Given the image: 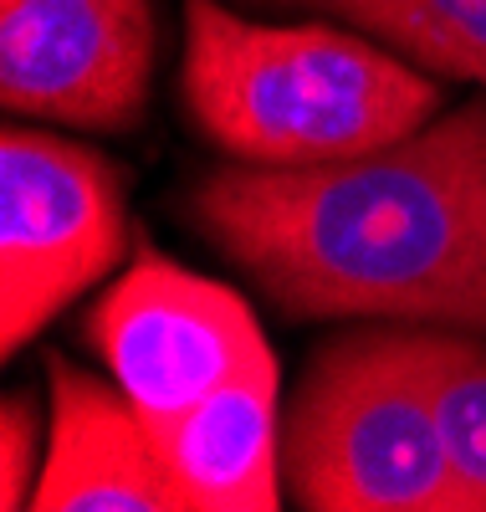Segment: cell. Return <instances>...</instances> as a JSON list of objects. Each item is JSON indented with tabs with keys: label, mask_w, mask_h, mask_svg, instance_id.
<instances>
[{
	"label": "cell",
	"mask_w": 486,
	"mask_h": 512,
	"mask_svg": "<svg viewBox=\"0 0 486 512\" xmlns=\"http://www.w3.org/2000/svg\"><path fill=\"white\" fill-rule=\"evenodd\" d=\"M180 512H277L282 507V425L277 354L251 359L231 384L200 400L154 441Z\"/></svg>",
	"instance_id": "obj_8"
},
{
	"label": "cell",
	"mask_w": 486,
	"mask_h": 512,
	"mask_svg": "<svg viewBox=\"0 0 486 512\" xmlns=\"http://www.w3.org/2000/svg\"><path fill=\"white\" fill-rule=\"evenodd\" d=\"M410 333L451 472L466 492V507L486 512V338L420 323H410Z\"/></svg>",
	"instance_id": "obj_9"
},
{
	"label": "cell",
	"mask_w": 486,
	"mask_h": 512,
	"mask_svg": "<svg viewBox=\"0 0 486 512\" xmlns=\"http://www.w3.org/2000/svg\"><path fill=\"white\" fill-rule=\"evenodd\" d=\"M154 0H0V103L36 123L128 134L149 108Z\"/></svg>",
	"instance_id": "obj_6"
},
{
	"label": "cell",
	"mask_w": 486,
	"mask_h": 512,
	"mask_svg": "<svg viewBox=\"0 0 486 512\" xmlns=\"http://www.w3.org/2000/svg\"><path fill=\"white\" fill-rule=\"evenodd\" d=\"M41 466H47V451H41V410L26 390H11L6 405H0V507L6 512L31 507Z\"/></svg>",
	"instance_id": "obj_11"
},
{
	"label": "cell",
	"mask_w": 486,
	"mask_h": 512,
	"mask_svg": "<svg viewBox=\"0 0 486 512\" xmlns=\"http://www.w3.org/2000/svg\"><path fill=\"white\" fill-rule=\"evenodd\" d=\"M333 16L420 62L440 82L486 88V0H338Z\"/></svg>",
	"instance_id": "obj_10"
},
{
	"label": "cell",
	"mask_w": 486,
	"mask_h": 512,
	"mask_svg": "<svg viewBox=\"0 0 486 512\" xmlns=\"http://www.w3.org/2000/svg\"><path fill=\"white\" fill-rule=\"evenodd\" d=\"M282 477L307 512H471L410 323H359L307 359L282 420Z\"/></svg>",
	"instance_id": "obj_3"
},
{
	"label": "cell",
	"mask_w": 486,
	"mask_h": 512,
	"mask_svg": "<svg viewBox=\"0 0 486 512\" xmlns=\"http://www.w3.org/2000/svg\"><path fill=\"white\" fill-rule=\"evenodd\" d=\"M47 374L52 436L31 512H180L134 400L67 354H52Z\"/></svg>",
	"instance_id": "obj_7"
},
{
	"label": "cell",
	"mask_w": 486,
	"mask_h": 512,
	"mask_svg": "<svg viewBox=\"0 0 486 512\" xmlns=\"http://www.w3.org/2000/svg\"><path fill=\"white\" fill-rule=\"evenodd\" d=\"M87 338L154 441L272 349L241 292L174 267L159 251H144L108 287L87 318Z\"/></svg>",
	"instance_id": "obj_5"
},
{
	"label": "cell",
	"mask_w": 486,
	"mask_h": 512,
	"mask_svg": "<svg viewBox=\"0 0 486 512\" xmlns=\"http://www.w3.org/2000/svg\"><path fill=\"white\" fill-rule=\"evenodd\" d=\"M185 113L241 164H328L415 134L440 77L369 31L267 26L220 0H185Z\"/></svg>",
	"instance_id": "obj_2"
},
{
	"label": "cell",
	"mask_w": 486,
	"mask_h": 512,
	"mask_svg": "<svg viewBox=\"0 0 486 512\" xmlns=\"http://www.w3.org/2000/svg\"><path fill=\"white\" fill-rule=\"evenodd\" d=\"M128 246L123 175L87 144L11 123L0 139V354H21Z\"/></svg>",
	"instance_id": "obj_4"
},
{
	"label": "cell",
	"mask_w": 486,
	"mask_h": 512,
	"mask_svg": "<svg viewBox=\"0 0 486 512\" xmlns=\"http://www.w3.org/2000/svg\"><path fill=\"white\" fill-rule=\"evenodd\" d=\"M185 210L297 323L359 318L486 338V88L374 154L210 169Z\"/></svg>",
	"instance_id": "obj_1"
},
{
	"label": "cell",
	"mask_w": 486,
	"mask_h": 512,
	"mask_svg": "<svg viewBox=\"0 0 486 512\" xmlns=\"http://www.w3.org/2000/svg\"><path fill=\"white\" fill-rule=\"evenodd\" d=\"M261 6H313V11H338V0H261Z\"/></svg>",
	"instance_id": "obj_12"
}]
</instances>
